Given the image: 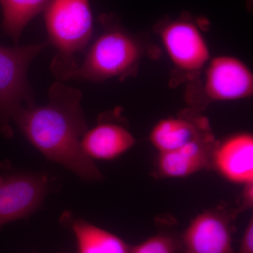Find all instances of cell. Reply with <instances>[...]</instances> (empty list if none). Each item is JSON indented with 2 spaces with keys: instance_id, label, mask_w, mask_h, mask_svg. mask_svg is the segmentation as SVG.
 <instances>
[{
  "instance_id": "obj_5",
  "label": "cell",
  "mask_w": 253,
  "mask_h": 253,
  "mask_svg": "<svg viewBox=\"0 0 253 253\" xmlns=\"http://www.w3.org/2000/svg\"><path fill=\"white\" fill-rule=\"evenodd\" d=\"M163 45L174 66L186 73L202 70L211 60L209 48L199 26L188 16L161 24Z\"/></svg>"
},
{
  "instance_id": "obj_16",
  "label": "cell",
  "mask_w": 253,
  "mask_h": 253,
  "mask_svg": "<svg viewBox=\"0 0 253 253\" xmlns=\"http://www.w3.org/2000/svg\"><path fill=\"white\" fill-rule=\"evenodd\" d=\"M253 207V181L244 184V190L241 195V204L234 210L236 216L241 213L252 209Z\"/></svg>"
},
{
  "instance_id": "obj_15",
  "label": "cell",
  "mask_w": 253,
  "mask_h": 253,
  "mask_svg": "<svg viewBox=\"0 0 253 253\" xmlns=\"http://www.w3.org/2000/svg\"><path fill=\"white\" fill-rule=\"evenodd\" d=\"M129 253H182L180 236L169 232H160L136 246Z\"/></svg>"
},
{
  "instance_id": "obj_14",
  "label": "cell",
  "mask_w": 253,
  "mask_h": 253,
  "mask_svg": "<svg viewBox=\"0 0 253 253\" xmlns=\"http://www.w3.org/2000/svg\"><path fill=\"white\" fill-rule=\"evenodd\" d=\"M51 0H0L3 30L18 43L28 23L44 11Z\"/></svg>"
},
{
  "instance_id": "obj_13",
  "label": "cell",
  "mask_w": 253,
  "mask_h": 253,
  "mask_svg": "<svg viewBox=\"0 0 253 253\" xmlns=\"http://www.w3.org/2000/svg\"><path fill=\"white\" fill-rule=\"evenodd\" d=\"M63 218L70 221L78 253H129L131 246L112 233L81 218Z\"/></svg>"
},
{
  "instance_id": "obj_3",
  "label": "cell",
  "mask_w": 253,
  "mask_h": 253,
  "mask_svg": "<svg viewBox=\"0 0 253 253\" xmlns=\"http://www.w3.org/2000/svg\"><path fill=\"white\" fill-rule=\"evenodd\" d=\"M105 29L91 44L83 62L70 79L103 82L126 78L135 71L142 47L135 37L109 19L102 20Z\"/></svg>"
},
{
  "instance_id": "obj_10",
  "label": "cell",
  "mask_w": 253,
  "mask_h": 253,
  "mask_svg": "<svg viewBox=\"0 0 253 253\" xmlns=\"http://www.w3.org/2000/svg\"><path fill=\"white\" fill-rule=\"evenodd\" d=\"M217 143L212 134L179 149L158 153V175L164 178H183L204 169H212L213 152Z\"/></svg>"
},
{
  "instance_id": "obj_17",
  "label": "cell",
  "mask_w": 253,
  "mask_h": 253,
  "mask_svg": "<svg viewBox=\"0 0 253 253\" xmlns=\"http://www.w3.org/2000/svg\"><path fill=\"white\" fill-rule=\"evenodd\" d=\"M235 253H253V218H250L241 239L239 250Z\"/></svg>"
},
{
  "instance_id": "obj_1",
  "label": "cell",
  "mask_w": 253,
  "mask_h": 253,
  "mask_svg": "<svg viewBox=\"0 0 253 253\" xmlns=\"http://www.w3.org/2000/svg\"><path fill=\"white\" fill-rule=\"evenodd\" d=\"M81 101L79 89L58 81L50 87L47 104L21 108L13 121L44 157L83 180L98 181L102 174L82 149L88 128Z\"/></svg>"
},
{
  "instance_id": "obj_4",
  "label": "cell",
  "mask_w": 253,
  "mask_h": 253,
  "mask_svg": "<svg viewBox=\"0 0 253 253\" xmlns=\"http://www.w3.org/2000/svg\"><path fill=\"white\" fill-rule=\"evenodd\" d=\"M46 46H0V133L6 137L13 135L10 124L18 110L34 104L28 82V69Z\"/></svg>"
},
{
  "instance_id": "obj_9",
  "label": "cell",
  "mask_w": 253,
  "mask_h": 253,
  "mask_svg": "<svg viewBox=\"0 0 253 253\" xmlns=\"http://www.w3.org/2000/svg\"><path fill=\"white\" fill-rule=\"evenodd\" d=\"M226 180L244 184L253 181V136L239 133L217 141L213 152L212 168Z\"/></svg>"
},
{
  "instance_id": "obj_7",
  "label": "cell",
  "mask_w": 253,
  "mask_h": 253,
  "mask_svg": "<svg viewBox=\"0 0 253 253\" xmlns=\"http://www.w3.org/2000/svg\"><path fill=\"white\" fill-rule=\"evenodd\" d=\"M234 210H206L190 221L180 236L182 253H235Z\"/></svg>"
},
{
  "instance_id": "obj_2",
  "label": "cell",
  "mask_w": 253,
  "mask_h": 253,
  "mask_svg": "<svg viewBox=\"0 0 253 253\" xmlns=\"http://www.w3.org/2000/svg\"><path fill=\"white\" fill-rule=\"evenodd\" d=\"M44 12L49 42L57 50L51 71L60 81H67L92 36L89 0H51Z\"/></svg>"
},
{
  "instance_id": "obj_6",
  "label": "cell",
  "mask_w": 253,
  "mask_h": 253,
  "mask_svg": "<svg viewBox=\"0 0 253 253\" xmlns=\"http://www.w3.org/2000/svg\"><path fill=\"white\" fill-rule=\"evenodd\" d=\"M49 189L46 176L38 173H0V229L25 219L41 208Z\"/></svg>"
},
{
  "instance_id": "obj_12",
  "label": "cell",
  "mask_w": 253,
  "mask_h": 253,
  "mask_svg": "<svg viewBox=\"0 0 253 253\" xmlns=\"http://www.w3.org/2000/svg\"><path fill=\"white\" fill-rule=\"evenodd\" d=\"M135 144V138L126 126L103 121L87 129L81 140L82 149L92 161L116 159Z\"/></svg>"
},
{
  "instance_id": "obj_11",
  "label": "cell",
  "mask_w": 253,
  "mask_h": 253,
  "mask_svg": "<svg viewBox=\"0 0 253 253\" xmlns=\"http://www.w3.org/2000/svg\"><path fill=\"white\" fill-rule=\"evenodd\" d=\"M212 134L206 118L182 116L161 120L151 129L149 140L158 153H163L179 149Z\"/></svg>"
},
{
  "instance_id": "obj_8",
  "label": "cell",
  "mask_w": 253,
  "mask_h": 253,
  "mask_svg": "<svg viewBox=\"0 0 253 253\" xmlns=\"http://www.w3.org/2000/svg\"><path fill=\"white\" fill-rule=\"evenodd\" d=\"M204 94L211 101H237L253 94V75L249 66L235 56H219L206 68Z\"/></svg>"
}]
</instances>
